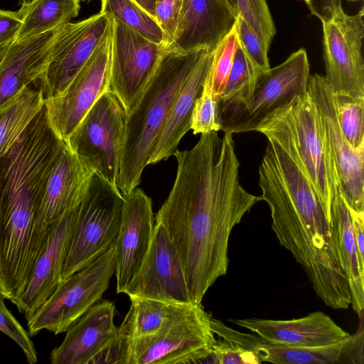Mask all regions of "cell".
I'll return each mask as SVG.
<instances>
[{
    "label": "cell",
    "instance_id": "1",
    "mask_svg": "<svg viewBox=\"0 0 364 364\" xmlns=\"http://www.w3.org/2000/svg\"><path fill=\"white\" fill-rule=\"evenodd\" d=\"M232 135L202 134L193 148L176 152V178L155 217L177 250L197 304L226 274L231 232L259 201L240 183Z\"/></svg>",
    "mask_w": 364,
    "mask_h": 364
},
{
    "label": "cell",
    "instance_id": "2",
    "mask_svg": "<svg viewBox=\"0 0 364 364\" xmlns=\"http://www.w3.org/2000/svg\"><path fill=\"white\" fill-rule=\"evenodd\" d=\"M258 200L269 205L272 229L306 272L316 294L333 309L351 302L331 226L315 189L290 156L268 139L259 167Z\"/></svg>",
    "mask_w": 364,
    "mask_h": 364
},
{
    "label": "cell",
    "instance_id": "3",
    "mask_svg": "<svg viewBox=\"0 0 364 364\" xmlns=\"http://www.w3.org/2000/svg\"><path fill=\"white\" fill-rule=\"evenodd\" d=\"M205 49L186 53L168 50L127 114L117 180L123 196L139 185L170 107Z\"/></svg>",
    "mask_w": 364,
    "mask_h": 364
},
{
    "label": "cell",
    "instance_id": "4",
    "mask_svg": "<svg viewBox=\"0 0 364 364\" xmlns=\"http://www.w3.org/2000/svg\"><path fill=\"white\" fill-rule=\"evenodd\" d=\"M257 132L277 142L297 164L318 194L331 224L340 182L323 118L308 92L278 109Z\"/></svg>",
    "mask_w": 364,
    "mask_h": 364
},
{
    "label": "cell",
    "instance_id": "5",
    "mask_svg": "<svg viewBox=\"0 0 364 364\" xmlns=\"http://www.w3.org/2000/svg\"><path fill=\"white\" fill-rule=\"evenodd\" d=\"M211 314L201 304L180 306L156 333L141 338H117L97 363H211L216 341Z\"/></svg>",
    "mask_w": 364,
    "mask_h": 364
},
{
    "label": "cell",
    "instance_id": "6",
    "mask_svg": "<svg viewBox=\"0 0 364 364\" xmlns=\"http://www.w3.org/2000/svg\"><path fill=\"white\" fill-rule=\"evenodd\" d=\"M124 198L117 186L94 172L78 207L62 281L86 267L114 245Z\"/></svg>",
    "mask_w": 364,
    "mask_h": 364
},
{
    "label": "cell",
    "instance_id": "7",
    "mask_svg": "<svg viewBox=\"0 0 364 364\" xmlns=\"http://www.w3.org/2000/svg\"><path fill=\"white\" fill-rule=\"evenodd\" d=\"M115 272L114 245L93 262L63 280L27 321L30 336L47 330L66 332L101 299Z\"/></svg>",
    "mask_w": 364,
    "mask_h": 364
},
{
    "label": "cell",
    "instance_id": "8",
    "mask_svg": "<svg viewBox=\"0 0 364 364\" xmlns=\"http://www.w3.org/2000/svg\"><path fill=\"white\" fill-rule=\"evenodd\" d=\"M309 71L307 53L300 48L281 64L262 72L248 104L219 110L220 130L232 134L257 131L278 109L307 92Z\"/></svg>",
    "mask_w": 364,
    "mask_h": 364
},
{
    "label": "cell",
    "instance_id": "9",
    "mask_svg": "<svg viewBox=\"0 0 364 364\" xmlns=\"http://www.w3.org/2000/svg\"><path fill=\"white\" fill-rule=\"evenodd\" d=\"M126 117L118 98L106 91L65 141L83 163L114 186L119 174Z\"/></svg>",
    "mask_w": 364,
    "mask_h": 364
},
{
    "label": "cell",
    "instance_id": "10",
    "mask_svg": "<svg viewBox=\"0 0 364 364\" xmlns=\"http://www.w3.org/2000/svg\"><path fill=\"white\" fill-rule=\"evenodd\" d=\"M168 50L167 46L149 40L112 19L107 91L118 98L127 114L134 107Z\"/></svg>",
    "mask_w": 364,
    "mask_h": 364
},
{
    "label": "cell",
    "instance_id": "11",
    "mask_svg": "<svg viewBox=\"0 0 364 364\" xmlns=\"http://www.w3.org/2000/svg\"><path fill=\"white\" fill-rule=\"evenodd\" d=\"M112 19L100 11L58 28L48 63L37 82L44 100L59 96L109 33Z\"/></svg>",
    "mask_w": 364,
    "mask_h": 364
},
{
    "label": "cell",
    "instance_id": "12",
    "mask_svg": "<svg viewBox=\"0 0 364 364\" xmlns=\"http://www.w3.org/2000/svg\"><path fill=\"white\" fill-rule=\"evenodd\" d=\"M364 8L354 15L342 9L322 22L326 75L334 94L364 97Z\"/></svg>",
    "mask_w": 364,
    "mask_h": 364
},
{
    "label": "cell",
    "instance_id": "13",
    "mask_svg": "<svg viewBox=\"0 0 364 364\" xmlns=\"http://www.w3.org/2000/svg\"><path fill=\"white\" fill-rule=\"evenodd\" d=\"M111 48L112 29L63 93L45 100L50 124L64 141L107 91Z\"/></svg>",
    "mask_w": 364,
    "mask_h": 364
},
{
    "label": "cell",
    "instance_id": "14",
    "mask_svg": "<svg viewBox=\"0 0 364 364\" xmlns=\"http://www.w3.org/2000/svg\"><path fill=\"white\" fill-rule=\"evenodd\" d=\"M125 294L178 304L194 303L177 250L159 222L154 223L145 258Z\"/></svg>",
    "mask_w": 364,
    "mask_h": 364
},
{
    "label": "cell",
    "instance_id": "15",
    "mask_svg": "<svg viewBox=\"0 0 364 364\" xmlns=\"http://www.w3.org/2000/svg\"><path fill=\"white\" fill-rule=\"evenodd\" d=\"M307 92L323 118L336 165L340 190L348 206L364 212V147L353 148L338 124L332 92L323 76L309 75Z\"/></svg>",
    "mask_w": 364,
    "mask_h": 364
},
{
    "label": "cell",
    "instance_id": "16",
    "mask_svg": "<svg viewBox=\"0 0 364 364\" xmlns=\"http://www.w3.org/2000/svg\"><path fill=\"white\" fill-rule=\"evenodd\" d=\"M79 205L65 213L51 224L44 246L36 259L26 285L13 303L20 312L23 313L27 321L47 301L62 282L63 268Z\"/></svg>",
    "mask_w": 364,
    "mask_h": 364
},
{
    "label": "cell",
    "instance_id": "17",
    "mask_svg": "<svg viewBox=\"0 0 364 364\" xmlns=\"http://www.w3.org/2000/svg\"><path fill=\"white\" fill-rule=\"evenodd\" d=\"M93 173L65 146L50 169L37 198L35 226L39 235L46 237L53 223L80 204Z\"/></svg>",
    "mask_w": 364,
    "mask_h": 364
},
{
    "label": "cell",
    "instance_id": "18",
    "mask_svg": "<svg viewBox=\"0 0 364 364\" xmlns=\"http://www.w3.org/2000/svg\"><path fill=\"white\" fill-rule=\"evenodd\" d=\"M124 205L114 244L117 293H124L149 247L155 217L151 199L140 188L123 196Z\"/></svg>",
    "mask_w": 364,
    "mask_h": 364
},
{
    "label": "cell",
    "instance_id": "19",
    "mask_svg": "<svg viewBox=\"0 0 364 364\" xmlns=\"http://www.w3.org/2000/svg\"><path fill=\"white\" fill-rule=\"evenodd\" d=\"M114 304L97 303L66 331L50 355L53 364H94L118 338Z\"/></svg>",
    "mask_w": 364,
    "mask_h": 364
},
{
    "label": "cell",
    "instance_id": "20",
    "mask_svg": "<svg viewBox=\"0 0 364 364\" xmlns=\"http://www.w3.org/2000/svg\"><path fill=\"white\" fill-rule=\"evenodd\" d=\"M238 16L231 0H183L170 51L213 50Z\"/></svg>",
    "mask_w": 364,
    "mask_h": 364
},
{
    "label": "cell",
    "instance_id": "21",
    "mask_svg": "<svg viewBox=\"0 0 364 364\" xmlns=\"http://www.w3.org/2000/svg\"><path fill=\"white\" fill-rule=\"evenodd\" d=\"M230 321L269 342L292 347L323 346L338 343L350 336L322 311L289 320L253 318Z\"/></svg>",
    "mask_w": 364,
    "mask_h": 364
},
{
    "label": "cell",
    "instance_id": "22",
    "mask_svg": "<svg viewBox=\"0 0 364 364\" xmlns=\"http://www.w3.org/2000/svg\"><path fill=\"white\" fill-rule=\"evenodd\" d=\"M55 31L0 47V108L39 80L50 60Z\"/></svg>",
    "mask_w": 364,
    "mask_h": 364
},
{
    "label": "cell",
    "instance_id": "23",
    "mask_svg": "<svg viewBox=\"0 0 364 364\" xmlns=\"http://www.w3.org/2000/svg\"><path fill=\"white\" fill-rule=\"evenodd\" d=\"M212 331L218 338L252 350L261 362L277 364H332L348 363L350 338L338 343L311 348L292 347L269 342L256 334L244 333L211 317Z\"/></svg>",
    "mask_w": 364,
    "mask_h": 364
},
{
    "label": "cell",
    "instance_id": "24",
    "mask_svg": "<svg viewBox=\"0 0 364 364\" xmlns=\"http://www.w3.org/2000/svg\"><path fill=\"white\" fill-rule=\"evenodd\" d=\"M210 52L205 49L172 102L156 139L148 165L166 161L178 150L183 136L191 129V119L196 99L200 95L208 73Z\"/></svg>",
    "mask_w": 364,
    "mask_h": 364
},
{
    "label": "cell",
    "instance_id": "25",
    "mask_svg": "<svg viewBox=\"0 0 364 364\" xmlns=\"http://www.w3.org/2000/svg\"><path fill=\"white\" fill-rule=\"evenodd\" d=\"M331 226L338 258L348 284L350 304L358 317H363L364 271L359 262L349 206L340 188L331 206Z\"/></svg>",
    "mask_w": 364,
    "mask_h": 364
},
{
    "label": "cell",
    "instance_id": "26",
    "mask_svg": "<svg viewBox=\"0 0 364 364\" xmlns=\"http://www.w3.org/2000/svg\"><path fill=\"white\" fill-rule=\"evenodd\" d=\"M19 5L22 21L15 41L55 31L77 16L80 9V0H31Z\"/></svg>",
    "mask_w": 364,
    "mask_h": 364
},
{
    "label": "cell",
    "instance_id": "27",
    "mask_svg": "<svg viewBox=\"0 0 364 364\" xmlns=\"http://www.w3.org/2000/svg\"><path fill=\"white\" fill-rule=\"evenodd\" d=\"M44 104L41 89L30 85L0 108V156L17 140Z\"/></svg>",
    "mask_w": 364,
    "mask_h": 364
},
{
    "label": "cell",
    "instance_id": "28",
    "mask_svg": "<svg viewBox=\"0 0 364 364\" xmlns=\"http://www.w3.org/2000/svg\"><path fill=\"white\" fill-rule=\"evenodd\" d=\"M129 298V309L117 328L118 337L122 338H141L156 333L183 305L147 298Z\"/></svg>",
    "mask_w": 364,
    "mask_h": 364
},
{
    "label": "cell",
    "instance_id": "29",
    "mask_svg": "<svg viewBox=\"0 0 364 364\" xmlns=\"http://www.w3.org/2000/svg\"><path fill=\"white\" fill-rule=\"evenodd\" d=\"M262 72L264 71L254 64L239 39L228 79L219 98V110L248 104Z\"/></svg>",
    "mask_w": 364,
    "mask_h": 364
},
{
    "label": "cell",
    "instance_id": "30",
    "mask_svg": "<svg viewBox=\"0 0 364 364\" xmlns=\"http://www.w3.org/2000/svg\"><path fill=\"white\" fill-rule=\"evenodd\" d=\"M100 11L149 40L168 46L156 19L134 0H101Z\"/></svg>",
    "mask_w": 364,
    "mask_h": 364
},
{
    "label": "cell",
    "instance_id": "31",
    "mask_svg": "<svg viewBox=\"0 0 364 364\" xmlns=\"http://www.w3.org/2000/svg\"><path fill=\"white\" fill-rule=\"evenodd\" d=\"M239 42L237 21L210 52V60L204 83L208 85L216 100L225 88Z\"/></svg>",
    "mask_w": 364,
    "mask_h": 364
},
{
    "label": "cell",
    "instance_id": "32",
    "mask_svg": "<svg viewBox=\"0 0 364 364\" xmlns=\"http://www.w3.org/2000/svg\"><path fill=\"white\" fill-rule=\"evenodd\" d=\"M332 97L343 134L355 149L364 147V97L333 92Z\"/></svg>",
    "mask_w": 364,
    "mask_h": 364
},
{
    "label": "cell",
    "instance_id": "33",
    "mask_svg": "<svg viewBox=\"0 0 364 364\" xmlns=\"http://www.w3.org/2000/svg\"><path fill=\"white\" fill-rule=\"evenodd\" d=\"M240 16L269 50L276 28L267 0H231Z\"/></svg>",
    "mask_w": 364,
    "mask_h": 364
},
{
    "label": "cell",
    "instance_id": "34",
    "mask_svg": "<svg viewBox=\"0 0 364 364\" xmlns=\"http://www.w3.org/2000/svg\"><path fill=\"white\" fill-rule=\"evenodd\" d=\"M191 129L193 134L218 132L221 129L218 101L212 89L204 82L201 92L194 102Z\"/></svg>",
    "mask_w": 364,
    "mask_h": 364
},
{
    "label": "cell",
    "instance_id": "35",
    "mask_svg": "<svg viewBox=\"0 0 364 364\" xmlns=\"http://www.w3.org/2000/svg\"><path fill=\"white\" fill-rule=\"evenodd\" d=\"M0 294V331L13 340L22 350L28 363L38 362L37 351L28 333L7 309Z\"/></svg>",
    "mask_w": 364,
    "mask_h": 364
},
{
    "label": "cell",
    "instance_id": "36",
    "mask_svg": "<svg viewBox=\"0 0 364 364\" xmlns=\"http://www.w3.org/2000/svg\"><path fill=\"white\" fill-rule=\"evenodd\" d=\"M240 41L254 64L262 71L270 68L268 51L262 41L246 21L238 16L236 19Z\"/></svg>",
    "mask_w": 364,
    "mask_h": 364
},
{
    "label": "cell",
    "instance_id": "37",
    "mask_svg": "<svg viewBox=\"0 0 364 364\" xmlns=\"http://www.w3.org/2000/svg\"><path fill=\"white\" fill-rule=\"evenodd\" d=\"M211 363L216 364H258L262 363L250 350L219 338L212 348Z\"/></svg>",
    "mask_w": 364,
    "mask_h": 364
},
{
    "label": "cell",
    "instance_id": "38",
    "mask_svg": "<svg viewBox=\"0 0 364 364\" xmlns=\"http://www.w3.org/2000/svg\"><path fill=\"white\" fill-rule=\"evenodd\" d=\"M183 1L156 0L154 18L165 33L168 45L176 29Z\"/></svg>",
    "mask_w": 364,
    "mask_h": 364
},
{
    "label": "cell",
    "instance_id": "39",
    "mask_svg": "<svg viewBox=\"0 0 364 364\" xmlns=\"http://www.w3.org/2000/svg\"><path fill=\"white\" fill-rule=\"evenodd\" d=\"M21 21L18 11L0 9V47L16 40Z\"/></svg>",
    "mask_w": 364,
    "mask_h": 364
},
{
    "label": "cell",
    "instance_id": "40",
    "mask_svg": "<svg viewBox=\"0 0 364 364\" xmlns=\"http://www.w3.org/2000/svg\"><path fill=\"white\" fill-rule=\"evenodd\" d=\"M311 14L321 22L331 18L343 9L341 0H303Z\"/></svg>",
    "mask_w": 364,
    "mask_h": 364
},
{
    "label": "cell",
    "instance_id": "41",
    "mask_svg": "<svg viewBox=\"0 0 364 364\" xmlns=\"http://www.w3.org/2000/svg\"><path fill=\"white\" fill-rule=\"evenodd\" d=\"M355 241L360 267L364 271V212H357L349 207Z\"/></svg>",
    "mask_w": 364,
    "mask_h": 364
},
{
    "label": "cell",
    "instance_id": "42",
    "mask_svg": "<svg viewBox=\"0 0 364 364\" xmlns=\"http://www.w3.org/2000/svg\"><path fill=\"white\" fill-rule=\"evenodd\" d=\"M139 6H141L145 11H146L151 16L154 18V7L156 0H134Z\"/></svg>",
    "mask_w": 364,
    "mask_h": 364
},
{
    "label": "cell",
    "instance_id": "43",
    "mask_svg": "<svg viewBox=\"0 0 364 364\" xmlns=\"http://www.w3.org/2000/svg\"><path fill=\"white\" fill-rule=\"evenodd\" d=\"M31 1V0H19V1H18V4H21V3H23V2H25V1Z\"/></svg>",
    "mask_w": 364,
    "mask_h": 364
},
{
    "label": "cell",
    "instance_id": "44",
    "mask_svg": "<svg viewBox=\"0 0 364 364\" xmlns=\"http://www.w3.org/2000/svg\"><path fill=\"white\" fill-rule=\"evenodd\" d=\"M1 291V281H0V293Z\"/></svg>",
    "mask_w": 364,
    "mask_h": 364
},
{
    "label": "cell",
    "instance_id": "45",
    "mask_svg": "<svg viewBox=\"0 0 364 364\" xmlns=\"http://www.w3.org/2000/svg\"><path fill=\"white\" fill-rule=\"evenodd\" d=\"M348 1H357V0H348Z\"/></svg>",
    "mask_w": 364,
    "mask_h": 364
},
{
    "label": "cell",
    "instance_id": "46",
    "mask_svg": "<svg viewBox=\"0 0 364 364\" xmlns=\"http://www.w3.org/2000/svg\"><path fill=\"white\" fill-rule=\"evenodd\" d=\"M80 1H87V0H80Z\"/></svg>",
    "mask_w": 364,
    "mask_h": 364
}]
</instances>
